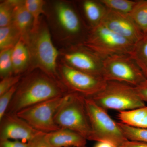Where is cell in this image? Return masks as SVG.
Segmentation results:
<instances>
[{
    "label": "cell",
    "instance_id": "cell-1",
    "mask_svg": "<svg viewBox=\"0 0 147 147\" xmlns=\"http://www.w3.org/2000/svg\"><path fill=\"white\" fill-rule=\"evenodd\" d=\"M69 92L65 86L59 80L40 70L30 71L18 83L6 114H16L32 105L63 96Z\"/></svg>",
    "mask_w": 147,
    "mask_h": 147
},
{
    "label": "cell",
    "instance_id": "cell-2",
    "mask_svg": "<svg viewBox=\"0 0 147 147\" xmlns=\"http://www.w3.org/2000/svg\"><path fill=\"white\" fill-rule=\"evenodd\" d=\"M24 38L30 52L31 71L38 69L53 79H59L57 62L59 53L53 44L46 23L40 20Z\"/></svg>",
    "mask_w": 147,
    "mask_h": 147
},
{
    "label": "cell",
    "instance_id": "cell-3",
    "mask_svg": "<svg viewBox=\"0 0 147 147\" xmlns=\"http://www.w3.org/2000/svg\"><path fill=\"white\" fill-rule=\"evenodd\" d=\"M85 98L86 97L79 94L69 93L57 110L55 121L60 128L72 130L87 140L93 141Z\"/></svg>",
    "mask_w": 147,
    "mask_h": 147
},
{
    "label": "cell",
    "instance_id": "cell-4",
    "mask_svg": "<svg viewBox=\"0 0 147 147\" xmlns=\"http://www.w3.org/2000/svg\"><path fill=\"white\" fill-rule=\"evenodd\" d=\"M80 44L104 59L115 55H130L134 43L100 23L92 27L86 38Z\"/></svg>",
    "mask_w": 147,
    "mask_h": 147
},
{
    "label": "cell",
    "instance_id": "cell-5",
    "mask_svg": "<svg viewBox=\"0 0 147 147\" xmlns=\"http://www.w3.org/2000/svg\"><path fill=\"white\" fill-rule=\"evenodd\" d=\"M89 98L105 110L111 109L119 112L146 105L138 95L135 87L115 81H107L103 89Z\"/></svg>",
    "mask_w": 147,
    "mask_h": 147
},
{
    "label": "cell",
    "instance_id": "cell-6",
    "mask_svg": "<svg viewBox=\"0 0 147 147\" xmlns=\"http://www.w3.org/2000/svg\"><path fill=\"white\" fill-rule=\"evenodd\" d=\"M85 102L93 141L107 142L114 147H120L128 140L118 122L112 119L107 110L98 105L91 98H86Z\"/></svg>",
    "mask_w": 147,
    "mask_h": 147
},
{
    "label": "cell",
    "instance_id": "cell-7",
    "mask_svg": "<svg viewBox=\"0 0 147 147\" xmlns=\"http://www.w3.org/2000/svg\"><path fill=\"white\" fill-rule=\"evenodd\" d=\"M102 77L137 87L146 81L142 69L128 55H115L102 60Z\"/></svg>",
    "mask_w": 147,
    "mask_h": 147
},
{
    "label": "cell",
    "instance_id": "cell-8",
    "mask_svg": "<svg viewBox=\"0 0 147 147\" xmlns=\"http://www.w3.org/2000/svg\"><path fill=\"white\" fill-rule=\"evenodd\" d=\"M66 95L37 103L16 114L38 131L45 133L57 131L61 128L55 123V115Z\"/></svg>",
    "mask_w": 147,
    "mask_h": 147
},
{
    "label": "cell",
    "instance_id": "cell-9",
    "mask_svg": "<svg viewBox=\"0 0 147 147\" xmlns=\"http://www.w3.org/2000/svg\"><path fill=\"white\" fill-rule=\"evenodd\" d=\"M58 72L61 79L70 92L86 98H90L103 89L107 81L103 77L94 76L72 68L65 63L60 65Z\"/></svg>",
    "mask_w": 147,
    "mask_h": 147
},
{
    "label": "cell",
    "instance_id": "cell-10",
    "mask_svg": "<svg viewBox=\"0 0 147 147\" xmlns=\"http://www.w3.org/2000/svg\"><path fill=\"white\" fill-rule=\"evenodd\" d=\"M63 56L64 62L72 68L102 77L103 59L81 44L72 46Z\"/></svg>",
    "mask_w": 147,
    "mask_h": 147
},
{
    "label": "cell",
    "instance_id": "cell-11",
    "mask_svg": "<svg viewBox=\"0 0 147 147\" xmlns=\"http://www.w3.org/2000/svg\"><path fill=\"white\" fill-rule=\"evenodd\" d=\"M0 123V140L28 142L42 132L33 128L16 114H6Z\"/></svg>",
    "mask_w": 147,
    "mask_h": 147
},
{
    "label": "cell",
    "instance_id": "cell-12",
    "mask_svg": "<svg viewBox=\"0 0 147 147\" xmlns=\"http://www.w3.org/2000/svg\"><path fill=\"white\" fill-rule=\"evenodd\" d=\"M54 18L59 30L67 37H77L82 30V22L76 10L67 2L55 3L54 7Z\"/></svg>",
    "mask_w": 147,
    "mask_h": 147
},
{
    "label": "cell",
    "instance_id": "cell-13",
    "mask_svg": "<svg viewBox=\"0 0 147 147\" xmlns=\"http://www.w3.org/2000/svg\"><path fill=\"white\" fill-rule=\"evenodd\" d=\"M101 23L112 31L134 43L144 34L136 26L129 14L107 9Z\"/></svg>",
    "mask_w": 147,
    "mask_h": 147
},
{
    "label": "cell",
    "instance_id": "cell-14",
    "mask_svg": "<svg viewBox=\"0 0 147 147\" xmlns=\"http://www.w3.org/2000/svg\"><path fill=\"white\" fill-rule=\"evenodd\" d=\"M47 141L54 147H70L86 146L87 140L75 131L61 128L46 133Z\"/></svg>",
    "mask_w": 147,
    "mask_h": 147
},
{
    "label": "cell",
    "instance_id": "cell-15",
    "mask_svg": "<svg viewBox=\"0 0 147 147\" xmlns=\"http://www.w3.org/2000/svg\"><path fill=\"white\" fill-rule=\"evenodd\" d=\"M33 24V18L26 7L25 1L16 0L11 24L25 38L31 30Z\"/></svg>",
    "mask_w": 147,
    "mask_h": 147
},
{
    "label": "cell",
    "instance_id": "cell-16",
    "mask_svg": "<svg viewBox=\"0 0 147 147\" xmlns=\"http://www.w3.org/2000/svg\"><path fill=\"white\" fill-rule=\"evenodd\" d=\"M12 64L14 75H21L30 66V56L26 40L21 36L12 50Z\"/></svg>",
    "mask_w": 147,
    "mask_h": 147
},
{
    "label": "cell",
    "instance_id": "cell-17",
    "mask_svg": "<svg viewBox=\"0 0 147 147\" xmlns=\"http://www.w3.org/2000/svg\"><path fill=\"white\" fill-rule=\"evenodd\" d=\"M121 122L135 128L147 129V106L119 112Z\"/></svg>",
    "mask_w": 147,
    "mask_h": 147
},
{
    "label": "cell",
    "instance_id": "cell-18",
    "mask_svg": "<svg viewBox=\"0 0 147 147\" xmlns=\"http://www.w3.org/2000/svg\"><path fill=\"white\" fill-rule=\"evenodd\" d=\"M83 8L87 19L93 27L100 24L107 9L99 1L86 0L83 3Z\"/></svg>",
    "mask_w": 147,
    "mask_h": 147
},
{
    "label": "cell",
    "instance_id": "cell-19",
    "mask_svg": "<svg viewBox=\"0 0 147 147\" xmlns=\"http://www.w3.org/2000/svg\"><path fill=\"white\" fill-rule=\"evenodd\" d=\"M129 56L143 71L147 70V33H144L134 43Z\"/></svg>",
    "mask_w": 147,
    "mask_h": 147
},
{
    "label": "cell",
    "instance_id": "cell-20",
    "mask_svg": "<svg viewBox=\"0 0 147 147\" xmlns=\"http://www.w3.org/2000/svg\"><path fill=\"white\" fill-rule=\"evenodd\" d=\"M21 37V33L12 24L0 28V50L13 47Z\"/></svg>",
    "mask_w": 147,
    "mask_h": 147
},
{
    "label": "cell",
    "instance_id": "cell-21",
    "mask_svg": "<svg viewBox=\"0 0 147 147\" xmlns=\"http://www.w3.org/2000/svg\"><path fill=\"white\" fill-rule=\"evenodd\" d=\"M129 15L139 30L145 33L147 30V0L137 1Z\"/></svg>",
    "mask_w": 147,
    "mask_h": 147
},
{
    "label": "cell",
    "instance_id": "cell-22",
    "mask_svg": "<svg viewBox=\"0 0 147 147\" xmlns=\"http://www.w3.org/2000/svg\"><path fill=\"white\" fill-rule=\"evenodd\" d=\"M107 9L123 14H129L137 1L130 0H100Z\"/></svg>",
    "mask_w": 147,
    "mask_h": 147
},
{
    "label": "cell",
    "instance_id": "cell-23",
    "mask_svg": "<svg viewBox=\"0 0 147 147\" xmlns=\"http://www.w3.org/2000/svg\"><path fill=\"white\" fill-rule=\"evenodd\" d=\"M13 47L1 51L0 53V76L1 79L13 75L12 54Z\"/></svg>",
    "mask_w": 147,
    "mask_h": 147
},
{
    "label": "cell",
    "instance_id": "cell-24",
    "mask_svg": "<svg viewBox=\"0 0 147 147\" xmlns=\"http://www.w3.org/2000/svg\"><path fill=\"white\" fill-rule=\"evenodd\" d=\"M16 0H7L0 4V28L12 24L13 9Z\"/></svg>",
    "mask_w": 147,
    "mask_h": 147
},
{
    "label": "cell",
    "instance_id": "cell-25",
    "mask_svg": "<svg viewBox=\"0 0 147 147\" xmlns=\"http://www.w3.org/2000/svg\"><path fill=\"white\" fill-rule=\"evenodd\" d=\"M25 4L26 7L34 19V27L36 26L40 21V16L42 14H45L44 10L45 2L42 0H26Z\"/></svg>",
    "mask_w": 147,
    "mask_h": 147
},
{
    "label": "cell",
    "instance_id": "cell-26",
    "mask_svg": "<svg viewBox=\"0 0 147 147\" xmlns=\"http://www.w3.org/2000/svg\"><path fill=\"white\" fill-rule=\"evenodd\" d=\"M118 123L128 140L147 143V129L135 128L121 122Z\"/></svg>",
    "mask_w": 147,
    "mask_h": 147
},
{
    "label": "cell",
    "instance_id": "cell-27",
    "mask_svg": "<svg viewBox=\"0 0 147 147\" xmlns=\"http://www.w3.org/2000/svg\"><path fill=\"white\" fill-rule=\"evenodd\" d=\"M18 83L8 91L0 96V120L3 118L7 111L17 90Z\"/></svg>",
    "mask_w": 147,
    "mask_h": 147
},
{
    "label": "cell",
    "instance_id": "cell-28",
    "mask_svg": "<svg viewBox=\"0 0 147 147\" xmlns=\"http://www.w3.org/2000/svg\"><path fill=\"white\" fill-rule=\"evenodd\" d=\"M21 79V75L13 74L2 79L0 82V96L18 84Z\"/></svg>",
    "mask_w": 147,
    "mask_h": 147
},
{
    "label": "cell",
    "instance_id": "cell-29",
    "mask_svg": "<svg viewBox=\"0 0 147 147\" xmlns=\"http://www.w3.org/2000/svg\"><path fill=\"white\" fill-rule=\"evenodd\" d=\"M46 134L41 132L27 142L28 147H54L47 141Z\"/></svg>",
    "mask_w": 147,
    "mask_h": 147
},
{
    "label": "cell",
    "instance_id": "cell-30",
    "mask_svg": "<svg viewBox=\"0 0 147 147\" xmlns=\"http://www.w3.org/2000/svg\"><path fill=\"white\" fill-rule=\"evenodd\" d=\"M0 147H28V144L18 140H0Z\"/></svg>",
    "mask_w": 147,
    "mask_h": 147
},
{
    "label": "cell",
    "instance_id": "cell-31",
    "mask_svg": "<svg viewBox=\"0 0 147 147\" xmlns=\"http://www.w3.org/2000/svg\"><path fill=\"white\" fill-rule=\"evenodd\" d=\"M135 87L140 98L145 103L147 102V80L138 86Z\"/></svg>",
    "mask_w": 147,
    "mask_h": 147
},
{
    "label": "cell",
    "instance_id": "cell-32",
    "mask_svg": "<svg viewBox=\"0 0 147 147\" xmlns=\"http://www.w3.org/2000/svg\"><path fill=\"white\" fill-rule=\"evenodd\" d=\"M120 147H147L146 142L127 140Z\"/></svg>",
    "mask_w": 147,
    "mask_h": 147
},
{
    "label": "cell",
    "instance_id": "cell-33",
    "mask_svg": "<svg viewBox=\"0 0 147 147\" xmlns=\"http://www.w3.org/2000/svg\"><path fill=\"white\" fill-rule=\"evenodd\" d=\"M94 147H114L113 145L107 142H97Z\"/></svg>",
    "mask_w": 147,
    "mask_h": 147
},
{
    "label": "cell",
    "instance_id": "cell-34",
    "mask_svg": "<svg viewBox=\"0 0 147 147\" xmlns=\"http://www.w3.org/2000/svg\"><path fill=\"white\" fill-rule=\"evenodd\" d=\"M143 73H144V74L145 77H146V79L147 80V70L143 71Z\"/></svg>",
    "mask_w": 147,
    "mask_h": 147
},
{
    "label": "cell",
    "instance_id": "cell-35",
    "mask_svg": "<svg viewBox=\"0 0 147 147\" xmlns=\"http://www.w3.org/2000/svg\"><path fill=\"white\" fill-rule=\"evenodd\" d=\"M87 147L86 146H74V147Z\"/></svg>",
    "mask_w": 147,
    "mask_h": 147
},
{
    "label": "cell",
    "instance_id": "cell-36",
    "mask_svg": "<svg viewBox=\"0 0 147 147\" xmlns=\"http://www.w3.org/2000/svg\"><path fill=\"white\" fill-rule=\"evenodd\" d=\"M147 33V31H146V33Z\"/></svg>",
    "mask_w": 147,
    "mask_h": 147
}]
</instances>
